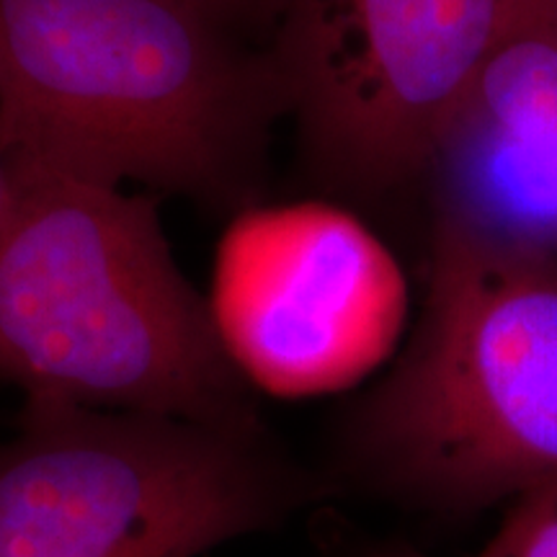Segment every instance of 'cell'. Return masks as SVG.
<instances>
[{
    "label": "cell",
    "mask_w": 557,
    "mask_h": 557,
    "mask_svg": "<svg viewBox=\"0 0 557 557\" xmlns=\"http://www.w3.org/2000/svg\"><path fill=\"white\" fill-rule=\"evenodd\" d=\"M169 3L197 13L222 32L248 41L259 32L274 39L287 0H169Z\"/></svg>",
    "instance_id": "9"
},
{
    "label": "cell",
    "mask_w": 557,
    "mask_h": 557,
    "mask_svg": "<svg viewBox=\"0 0 557 557\" xmlns=\"http://www.w3.org/2000/svg\"><path fill=\"white\" fill-rule=\"evenodd\" d=\"M11 191H13V176H11L9 163H5L3 152H0V220H3L5 209H9Z\"/></svg>",
    "instance_id": "12"
},
{
    "label": "cell",
    "mask_w": 557,
    "mask_h": 557,
    "mask_svg": "<svg viewBox=\"0 0 557 557\" xmlns=\"http://www.w3.org/2000/svg\"><path fill=\"white\" fill-rule=\"evenodd\" d=\"M351 557H429L418 549L408 545H382V542H359L357 547L351 549ZM478 557H487L480 553Z\"/></svg>",
    "instance_id": "10"
},
{
    "label": "cell",
    "mask_w": 557,
    "mask_h": 557,
    "mask_svg": "<svg viewBox=\"0 0 557 557\" xmlns=\"http://www.w3.org/2000/svg\"><path fill=\"white\" fill-rule=\"evenodd\" d=\"M421 181L431 227L557 259V37L521 5L438 135Z\"/></svg>",
    "instance_id": "7"
},
{
    "label": "cell",
    "mask_w": 557,
    "mask_h": 557,
    "mask_svg": "<svg viewBox=\"0 0 557 557\" xmlns=\"http://www.w3.org/2000/svg\"><path fill=\"white\" fill-rule=\"evenodd\" d=\"M487 557H557V491L519 498Z\"/></svg>",
    "instance_id": "8"
},
{
    "label": "cell",
    "mask_w": 557,
    "mask_h": 557,
    "mask_svg": "<svg viewBox=\"0 0 557 557\" xmlns=\"http://www.w3.org/2000/svg\"><path fill=\"white\" fill-rule=\"evenodd\" d=\"M207 308L250 387L312 398L357 385L393 354L408 282L393 250L344 207L248 205L222 233Z\"/></svg>",
    "instance_id": "6"
},
{
    "label": "cell",
    "mask_w": 557,
    "mask_h": 557,
    "mask_svg": "<svg viewBox=\"0 0 557 557\" xmlns=\"http://www.w3.org/2000/svg\"><path fill=\"white\" fill-rule=\"evenodd\" d=\"M9 169L0 380L26 400L263 431L253 387L173 259L156 207L122 186Z\"/></svg>",
    "instance_id": "2"
},
{
    "label": "cell",
    "mask_w": 557,
    "mask_h": 557,
    "mask_svg": "<svg viewBox=\"0 0 557 557\" xmlns=\"http://www.w3.org/2000/svg\"><path fill=\"white\" fill-rule=\"evenodd\" d=\"M329 491L267 431L26 400L0 444V557H197Z\"/></svg>",
    "instance_id": "4"
},
{
    "label": "cell",
    "mask_w": 557,
    "mask_h": 557,
    "mask_svg": "<svg viewBox=\"0 0 557 557\" xmlns=\"http://www.w3.org/2000/svg\"><path fill=\"white\" fill-rule=\"evenodd\" d=\"M282 114L269 47L169 0H0L9 163L248 207Z\"/></svg>",
    "instance_id": "1"
},
{
    "label": "cell",
    "mask_w": 557,
    "mask_h": 557,
    "mask_svg": "<svg viewBox=\"0 0 557 557\" xmlns=\"http://www.w3.org/2000/svg\"><path fill=\"white\" fill-rule=\"evenodd\" d=\"M519 0H287L269 54L308 163L336 191L421 181Z\"/></svg>",
    "instance_id": "5"
},
{
    "label": "cell",
    "mask_w": 557,
    "mask_h": 557,
    "mask_svg": "<svg viewBox=\"0 0 557 557\" xmlns=\"http://www.w3.org/2000/svg\"><path fill=\"white\" fill-rule=\"evenodd\" d=\"M344 457L434 513L557 491V259L431 227L418 329L354 408Z\"/></svg>",
    "instance_id": "3"
},
{
    "label": "cell",
    "mask_w": 557,
    "mask_h": 557,
    "mask_svg": "<svg viewBox=\"0 0 557 557\" xmlns=\"http://www.w3.org/2000/svg\"><path fill=\"white\" fill-rule=\"evenodd\" d=\"M521 11L534 18L542 29L557 37V0H519Z\"/></svg>",
    "instance_id": "11"
}]
</instances>
